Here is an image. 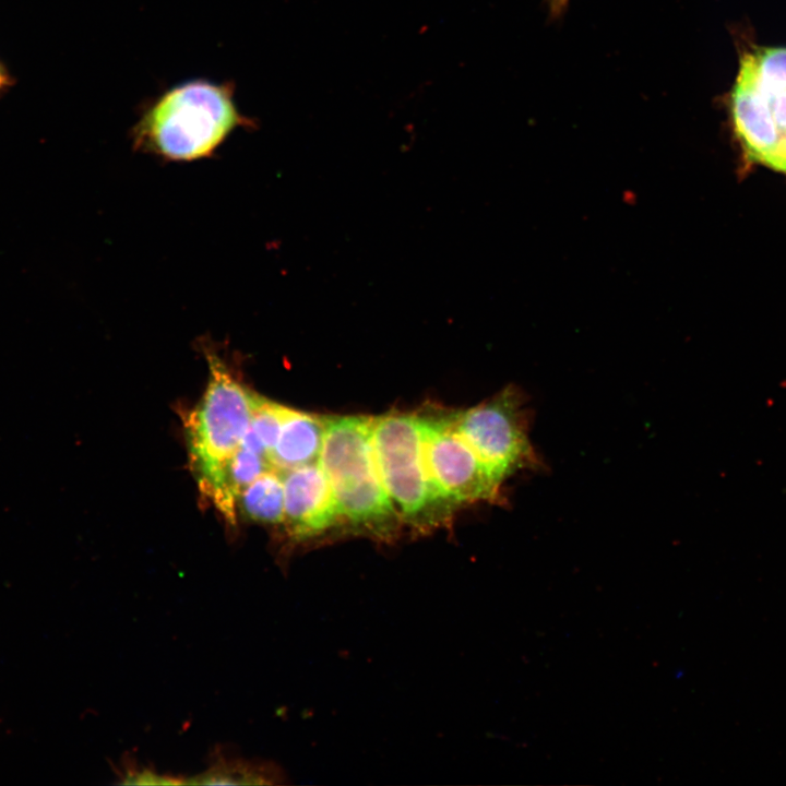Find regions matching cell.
<instances>
[{"label": "cell", "mask_w": 786, "mask_h": 786, "mask_svg": "<svg viewBox=\"0 0 786 786\" xmlns=\"http://www.w3.org/2000/svg\"><path fill=\"white\" fill-rule=\"evenodd\" d=\"M254 127L235 102L233 82L193 80L151 99L131 130L134 150L166 160L211 157L238 128Z\"/></svg>", "instance_id": "obj_1"}, {"label": "cell", "mask_w": 786, "mask_h": 786, "mask_svg": "<svg viewBox=\"0 0 786 786\" xmlns=\"http://www.w3.org/2000/svg\"><path fill=\"white\" fill-rule=\"evenodd\" d=\"M372 418L326 419L318 463L340 520L357 532L390 539L402 523L382 484L371 441Z\"/></svg>", "instance_id": "obj_2"}, {"label": "cell", "mask_w": 786, "mask_h": 786, "mask_svg": "<svg viewBox=\"0 0 786 786\" xmlns=\"http://www.w3.org/2000/svg\"><path fill=\"white\" fill-rule=\"evenodd\" d=\"M371 441L382 484L401 522L419 529L444 524L454 507L429 475L421 416L390 413L373 418Z\"/></svg>", "instance_id": "obj_3"}, {"label": "cell", "mask_w": 786, "mask_h": 786, "mask_svg": "<svg viewBox=\"0 0 786 786\" xmlns=\"http://www.w3.org/2000/svg\"><path fill=\"white\" fill-rule=\"evenodd\" d=\"M454 426L501 483L543 463L529 439L531 410L514 385L467 410L452 415Z\"/></svg>", "instance_id": "obj_4"}, {"label": "cell", "mask_w": 786, "mask_h": 786, "mask_svg": "<svg viewBox=\"0 0 786 786\" xmlns=\"http://www.w3.org/2000/svg\"><path fill=\"white\" fill-rule=\"evenodd\" d=\"M210 379L188 419L190 454L199 477L216 468L240 446L250 424L254 394L234 377L212 348L204 347Z\"/></svg>", "instance_id": "obj_5"}, {"label": "cell", "mask_w": 786, "mask_h": 786, "mask_svg": "<svg viewBox=\"0 0 786 786\" xmlns=\"http://www.w3.org/2000/svg\"><path fill=\"white\" fill-rule=\"evenodd\" d=\"M424 453L429 475L453 507L503 500L502 484L456 430L452 415L421 416Z\"/></svg>", "instance_id": "obj_6"}, {"label": "cell", "mask_w": 786, "mask_h": 786, "mask_svg": "<svg viewBox=\"0 0 786 786\" xmlns=\"http://www.w3.org/2000/svg\"><path fill=\"white\" fill-rule=\"evenodd\" d=\"M284 522L294 539L318 537L340 523L336 503L318 461L283 473Z\"/></svg>", "instance_id": "obj_7"}, {"label": "cell", "mask_w": 786, "mask_h": 786, "mask_svg": "<svg viewBox=\"0 0 786 786\" xmlns=\"http://www.w3.org/2000/svg\"><path fill=\"white\" fill-rule=\"evenodd\" d=\"M730 108L736 135L748 157L779 170L783 138L765 104L750 87L736 81Z\"/></svg>", "instance_id": "obj_8"}, {"label": "cell", "mask_w": 786, "mask_h": 786, "mask_svg": "<svg viewBox=\"0 0 786 786\" xmlns=\"http://www.w3.org/2000/svg\"><path fill=\"white\" fill-rule=\"evenodd\" d=\"M272 469L269 461L242 445L210 473L199 477L201 489L229 524L236 520V504L243 489L263 472Z\"/></svg>", "instance_id": "obj_9"}, {"label": "cell", "mask_w": 786, "mask_h": 786, "mask_svg": "<svg viewBox=\"0 0 786 786\" xmlns=\"http://www.w3.org/2000/svg\"><path fill=\"white\" fill-rule=\"evenodd\" d=\"M325 424L326 419L317 415L289 408L270 454L272 469L283 474L318 461Z\"/></svg>", "instance_id": "obj_10"}, {"label": "cell", "mask_w": 786, "mask_h": 786, "mask_svg": "<svg viewBox=\"0 0 786 786\" xmlns=\"http://www.w3.org/2000/svg\"><path fill=\"white\" fill-rule=\"evenodd\" d=\"M284 775L269 762L246 760L217 750L206 770L186 781L193 785H275Z\"/></svg>", "instance_id": "obj_11"}, {"label": "cell", "mask_w": 786, "mask_h": 786, "mask_svg": "<svg viewBox=\"0 0 786 786\" xmlns=\"http://www.w3.org/2000/svg\"><path fill=\"white\" fill-rule=\"evenodd\" d=\"M239 501L249 519L265 524L283 523V474L275 469L263 472L243 489Z\"/></svg>", "instance_id": "obj_12"}, {"label": "cell", "mask_w": 786, "mask_h": 786, "mask_svg": "<svg viewBox=\"0 0 786 786\" xmlns=\"http://www.w3.org/2000/svg\"><path fill=\"white\" fill-rule=\"evenodd\" d=\"M288 409L254 394L250 424L240 445L269 461Z\"/></svg>", "instance_id": "obj_13"}, {"label": "cell", "mask_w": 786, "mask_h": 786, "mask_svg": "<svg viewBox=\"0 0 786 786\" xmlns=\"http://www.w3.org/2000/svg\"><path fill=\"white\" fill-rule=\"evenodd\" d=\"M120 769L119 777L122 784H186L182 778L160 774L152 769L133 764L131 761L121 765Z\"/></svg>", "instance_id": "obj_14"}, {"label": "cell", "mask_w": 786, "mask_h": 786, "mask_svg": "<svg viewBox=\"0 0 786 786\" xmlns=\"http://www.w3.org/2000/svg\"><path fill=\"white\" fill-rule=\"evenodd\" d=\"M13 85L14 78L12 76L8 68L4 66V63L0 61V96L8 93Z\"/></svg>", "instance_id": "obj_15"}, {"label": "cell", "mask_w": 786, "mask_h": 786, "mask_svg": "<svg viewBox=\"0 0 786 786\" xmlns=\"http://www.w3.org/2000/svg\"><path fill=\"white\" fill-rule=\"evenodd\" d=\"M551 15L559 16L568 7L569 0H547Z\"/></svg>", "instance_id": "obj_16"}, {"label": "cell", "mask_w": 786, "mask_h": 786, "mask_svg": "<svg viewBox=\"0 0 786 786\" xmlns=\"http://www.w3.org/2000/svg\"><path fill=\"white\" fill-rule=\"evenodd\" d=\"M779 158H781L779 170L786 172V135L782 140Z\"/></svg>", "instance_id": "obj_17"}]
</instances>
